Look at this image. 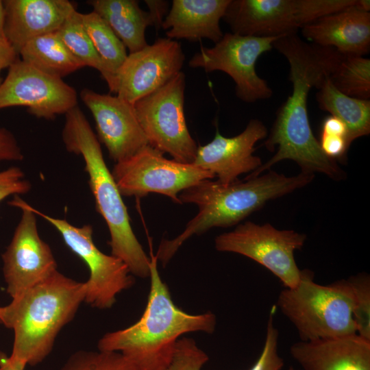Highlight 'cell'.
Returning a JSON list of instances; mask_svg holds the SVG:
<instances>
[{"instance_id": "obj_34", "label": "cell", "mask_w": 370, "mask_h": 370, "mask_svg": "<svg viewBox=\"0 0 370 370\" xmlns=\"http://www.w3.org/2000/svg\"><path fill=\"white\" fill-rule=\"evenodd\" d=\"M23 159L22 151L14 134L6 128H0V162Z\"/></svg>"}, {"instance_id": "obj_28", "label": "cell", "mask_w": 370, "mask_h": 370, "mask_svg": "<svg viewBox=\"0 0 370 370\" xmlns=\"http://www.w3.org/2000/svg\"><path fill=\"white\" fill-rule=\"evenodd\" d=\"M60 370H144L118 352L79 350L69 356Z\"/></svg>"}, {"instance_id": "obj_18", "label": "cell", "mask_w": 370, "mask_h": 370, "mask_svg": "<svg viewBox=\"0 0 370 370\" xmlns=\"http://www.w3.org/2000/svg\"><path fill=\"white\" fill-rule=\"evenodd\" d=\"M5 34L19 53L29 40L58 31L74 10L68 0H5Z\"/></svg>"}, {"instance_id": "obj_35", "label": "cell", "mask_w": 370, "mask_h": 370, "mask_svg": "<svg viewBox=\"0 0 370 370\" xmlns=\"http://www.w3.org/2000/svg\"><path fill=\"white\" fill-rule=\"evenodd\" d=\"M145 3L149 8V14L152 20L153 26L160 29L170 8L169 3L162 0H145Z\"/></svg>"}, {"instance_id": "obj_14", "label": "cell", "mask_w": 370, "mask_h": 370, "mask_svg": "<svg viewBox=\"0 0 370 370\" xmlns=\"http://www.w3.org/2000/svg\"><path fill=\"white\" fill-rule=\"evenodd\" d=\"M77 106L75 89L18 58L0 84V110L23 106L37 118L51 120Z\"/></svg>"}, {"instance_id": "obj_20", "label": "cell", "mask_w": 370, "mask_h": 370, "mask_svg": "<svg viewBox=\"0 0 370 370\" xmlns=\"http://www.w3.org/2000/svg\"><path fill=\"white\" fill-rule=\"evenodd\" d=\"M356 4L304 26L301 29L303 36L313 44L334 48L343 55L369 53L370 13L359 10Z\"/></svg>"}, {"instance_id": "obj_24", "label": "cell", "mask_w": 370, "mask_h": 370, "mask_svg": "<svg viewBox=\"0 0 370 370\" xmlns=\"http://www.w3.org/2000/svg\"><path fill=\"white\" fill-rule=\"evenodd\" d=\"M18 55L38 70L61 79L84 66L68 50L58 31L29 40Z\"/></svg>"}, {"instance_id": "obj_39", "label": "cell", "mask_w": 370, "mask_h": 370, "mask_svg": "<svg viewBox=\"0 0 370 370\" xmlns=\"http://www.w3.org/2000/svg\"><path fill=\"white\" fill-rule=\"evenodd\" d=\"M5 8L3 1L0 0V43L9 44L5 34Z\"/></svg>"}, {"instance_id": "obj_25", "label": "cell", "mask_w": 370, "mask_h": 370, "mask_svg": "<svg viewBox=\"0 0 370 370\" xmlns=\"http://www.w3.org/2000/svg\"><path fill=\"white\" fill-rule=\"evenodd\" d=\"M86 31L106 70L104 80L114 92L116 73L127 56L126 47L108 24L96 12L82 14Z\"/></svg>"}, {"instance_id": "obj_1", "label": "cell", "mask_w": 370, "mask_h": 370, "mask_svg": "<svg viewBox=\"0 0 370 370\" xmlns=\"http://www.w3.org/2000/svg\"><path fill=\"white\" fill-rule=\"evenodd\" d=\"M273 48L282 54L289 64L291 95L279 107L273 127L264 142L274 156L247 177L258 176L283 160L296 162L302 172L323 173L341 180L345 173L336 161L323 152L314 136L308 114V97L311 88L318 89L330 76L343 54L332 47L303 41L297 34L281 36Z\"/></svg>"}, {"instance_id": "obj_8", "label": "cell", "mask_w": 370, "mask_h": 370, "mask_svg": "<svg viewBox=\"0 0 370 370\" xmlns=\"http://www.w3.org/2000/svg\"><path fill=\"white\" fill-rule=\"evenodd\" d=\"M112 176L122 196L143 197L150 193L165 195L181 204L179 194L214 175L195 166L169 160L150 145L116 162Z\"/></svg>"}, {"instance_id": "obj_9", "label": "cell", "mask_w": 370, "mask_h": 370, "mask_svg": "<svg viewBox=\"0 0 370 370\" xmlns=\"http://www.w3.org/2000/svg\"><path fill=\"white\" fill-rule=\"evenodd\" d=\"M306 240L305 234L295 230L247 221L217 236L214 245L219 251L233 252L254 260L275 275L285 288H293L299 282L301 271L294 252L302 248Z\"/></svg>"}, {"instance_id": "obj_30", "label": "cell", "mask_w": 370, "mask_h": 370, "mask_svg": "<svg viewBox=\"0 0 370 370\" xmlns=\"http://www.w3.org/2000/svg\"><path fill=\"white\" fill-rule=\"evenodd\" d=\"M208 360V355L193 338H179L171 361L162 370H201Z\"/></svg>"}, {"instance_id": "obj_26", "label": "cell", "mask_w": 370, "mask_h": 370, "mask_svg": "<svg viewBox=\"0 0 370 370\" xmlns=\"http://www.w3.org/2000/svg\"><path fill=\"white\" fill-rule=\"evenodd\" d=\"M330 79L343 94L354 98L369 99L370 60L361 56L343 55Z\"/></svg>"}, {"instance_id": "obj_33", "label": "cell", "mask_w": 370, "mask_h": 370, "mask_svg": "<svg viewBox=\"0 0 370 370\" xmlns=\"http://www.w3.org/2000/svg\"><path fill=\"white\" fill-rule=\"evenodd\" d=\"M319 145L325 156L335 160L345 158L349 149L345 137L321 134Z\"/></svg>"}, {"instance_id": "obj_15", "label": "cell", "mask_w": 370, "mask_h": 370, "mask_svg": "<svg viewBox=\"0 0 370 370\" xmlns=\"http://www.w3.org/2000/svg\"><path fill=\"white\" fill-rule=\"evenodd\" d=\"M184 60L180 42L159 38L127 55L116 73L113 93L134 104L180 73Z\"/></svg>"}, {"instance_id": "obj_36", "label": "cell", "mask_w": 370, "mask_h": 370, "mask_svg": "<svg viewBox=\"0 0 370 370\" xmlns=\"http://www.w3.org/2000/svg\"><path fill=\"white\" fill-rule=\"evenodd\" d=\"M321 134L343 136L347 139V130L342 121L330 115L323 121Z\"/></svg>"}, {"instance_id": "obj_2", "label": "cell", "mask_w": 370, "mask_h": 370, "mask_svg": "<svg viewBox=\"0 0 370 370\" xmlns=\"http://www.w3.org/2000/svg\"><path fill=\"white\" fill-rule=\"evenodd\" d=\"M314 174L301 172L288 177L274 171L246 177L224 186L217 181L202 180L179 194L181 204H193L197 215L175 238L162 240L156 255L165 267L181 245L193 235L208 230L236 225L262 208L267 201L286 195L310 183Z\"/></svg>"}, {"instance_id": "obj_3", "label": "cell", "mask_w": 370, "mask_h": 370, "mask_svg": "<svg viewBox=\"0 0 370 370\" xmlns=\"http://www.w3.org/2000/svg\"><path fill=\"white\" fill-rule=\"evenodd\" d=\"M150 291L140 319L125 329L108 332L98 342V349L118 352L144 370H162L171 361L180 336L188 332H214L212 312L188 314L173 301L158 270V259L150 251Z\"/></svg>"}, {"instance_id": "obj_32", "label": "cell", "mask_w": 370, "mask_h": 370, "mask_svg": "<svg viewBox=\"0 0 370 370\" xmlns=\"http://www.w3.org/2000/svg\"><path fill=\"white\" fill-rule=\"evenodd\" d=\"M30 189L31 184L19 167L11 166L0 171V201L10 195L27 193Z\"/></svg>"}, {"instance_id": "obj_10", "label": "cell", "mask_w": 370, "mask_h": 370, "mask_svg": "<svg viewBox=\"0 0 370 370\" xmlns=\"http://www.w3.org/2000/svg\"><path fill=\"white\" fill-rule=\"evenodd\" d=\"M277 37L241 36L231 32L223 34L212 47H201L188 62L191 68H201L206 73L221 71L235 83L236 95L246 103L267 99L273 91L258 76L256 63L264 53L271 50Z\"/></svg>"}, {"instance_id": "obj_23", "label": "cell", "mask_w": 370, "mask_h": 370, "mask_svg": "<svg viewBox=\"0 0 370 370\" xmlns=\"http://www.w3.org/2000/svg\"><path fill=\"white\" fill-rule=\"evenodd\" d=\"M319 107L342 121L347 130L349 147L356 139L370 133V100L349 97L336 89L327 77L316 94Z\"/></svg>"}, {"instance_id": "obj_21", "label": "cell", "mask_w": 370, "mask_h": 370, "mask_svg": "<svg viewBox=\"0 0 370 370\" xmlns=\"http://www.w3.org/2000/svg\"><path fill=\"white\" fill-rule=\"evenodd\" d=\"M230 0H173L162 28L166 38L197 42L207 38L214 43L223 36L220 27Z\"/></svg>"}, {"instance_id": "obj_40", "label": "cell", "mask_w": 370, "mask_h": 370, "mask_svg": "<svg viewBox=\"0 0 370 370\" xmlns=\"http://www.w3.org/2000/svg\"><path fill=\"white\" fill-rule=\"evenodd\" d=\"M288 370H297V369H295L293 367H290Z\"/></svg>"}, {"instance_id": "obj_11", "label": "cell", "mask_w": 370, "mask_h": 370, "mask_svg": "<svg viewBox=\"0 0 370 370\" xmlns=\"http://www.w3.org/2000/svg\"><path fill=\"white\" fill-rule=\"evenodd\" d=\"M328 12L324 0H230L222 19L232 34L277 37L297 34Z\"/></svg>"}, {"instance_id": "obj_6", "label": "cell", "mask_w": 370, "mask_h": 370, "mask_svg": "<svg viewBox=\"0 0 370 370\" xmlns=\"http://www.w3.org/2000/svg\"><path fill=\"white\" fill-rule=\"evenodd\" d=\"M277 306L308 341L356 334L353 319L354 293L348 279L321 285L309 269L301 271L298 284L285 288Z\"/></svg>"}, {"instance_id": "obj_37", "label": "cell", "mask_w": 370, "mask_h": 370, "mask_svg": "<svg viewBox=\"0 0 370 370\" xmlns=\"http://www.w3.org/2000/svg\"><path fill=\"white\" fill-rule=\"evenodd\" d=\"M18 59V53L10 44L0 43V84L1 71L9 68Z\"/></svg>"}, {"instance_id": "obj_27", "label": "cell", "mask_w": 370, "mask_h": 370, "mask_svg": "<svg viewBox=\"0 0 370 370\" xmlns=\"http://www.w3.org/2000/svg\"><path fill=\"white\" fill-rule=\"evenodd\" d=\"M60 37L68 49L84 66H90L106 77V70L84 27L82 13L76 10L66 18L58 30Z\"/></svg>"}, {"instance_id": "obj_4", "label": "cell", "mask_w": 370, "mask_h": 370, "mask_svg": "<svg viewBox=\"0 0 370 370\" xmlns=\"http://www.w3.org/2000/svg\"><path fill=\"white\" fill-rule=\"evenodd\" d=\"M86 292V282H77L57 270L7 306H0V324L14 332L10 357L26 365L42 362L60 331L84 301Z\"/></svg>"}, {"instance_id": "obj_7", "label": "cell", "mask_w": 370, "mask_h": 370, "mask_svg": "<svg viewBox=\"0 0 370 370\" xmlns=\"http://www.w3.org/2000/svg\"><path fill=\"white\" fill-rule=\"evenodd\" d=\"M185 74L180 71L166 84L133 106L149 145L173 160L193 163L197 145L184 114Z\"/></svg>"}, {"instance_id": "obj_38", "label": "cell", "mask_w": 370, "mask_h": 370, "mask_svg": "<svg viewBox=\"0 0 370 370\" xmlns=\"http://www.w3.org/2000/svg\"><path fill=\"white\" fill-rule=\"evenodd\" d=\"M26 365L21 361L14 360L0 351L1 370H25Z\"/></svg>"}, {"instance_id": "obj_16", "label": "cell", "mask_w": 370, "mask_h": 370, "mask_svg": "<svg viewBox=\"0 0 370 370\" xmlns=\"http://www.w3.org/2000/svg\"><path fill=\"white\" fill-rule=\"evenodd\" d=\"M80 98L91 112L98 139L115 162L128 158L148 145L133 104L116 96L84 88Z\"/></svg>"}, {"instance_id": "obj_12", "label": "cell", "mask_w": 370, "mask_h": 370, "mask_svg": "<svg viewBox=\"0 0 370 370\" xmlns=\"http://www.w3.org/2000/svg\"><path fill=\"white\" fill-rule=\"evenodd\" d=\"M30 210L52 225L60 234L67 247L86 264L89 278L86 282L84 302L99 309L111 308L116 297L134 283L127 264L120 258L101 251L92 239V227H77L65 219L45 214L29 205Z\"/></svg>"}, {"instance_id": "obj_19", "label": "cell", "mask_w": 370, "mask_h": 370, "mask_svg": "<svg viewBox=\"0 0 370 370\" xmlns=\"http://www.w3.org/2000/svg\"><path fill=\"white\" fill-rule=\"evenodd\" d=\"M290 354L304 370H370V341L357 334L296 342Z\"/></svg>"}, {"instance_id": "obj_22", "label": "cell", "mask_w": 370, "mask_h": 370, "mask_svg": "<svg viewBox=\"0 0 370 370\" xmlns=\"http://www.w3.org/2000/svg\"><path fill=\"white\" fill-rule=\"evenodd\" d=\"M88 3L111 27L130 53L145 47V31L153 26L148 12L136 0H92Z\"/></svg>"}, {"instance_id": "obj_29", "label": "cell", "mask_w": 370, "mask_h": 370, "mask_svg": "<svg viewBox=\"0 0 370 370\" xmlns=\"http://www.w3.org/2000/svg\"><path fill=\"white\" fill-rule=\"evenodd\" d=\"M354 293L353 319L356 334L370 341V278L360 273L348 278Z\"/></svg>"}, {"instance_id": "obj_41", "label": "cell", "mask_w": 370, "mask_h": 370, "mask_svg": "<svg viewBox=\"0 0 370 370\" xmlns=\"http://www.w3.org/2000/svg\"><path fill=\"white\" fill-rule=\"evenodd\" d=\"M1 370V369H0Z\"/></svg>"}, {"instance_id": "obj_31", "label": "cell", "mask_w": 370, "mask_h": 370, "mask_svg": "<svg viewBox=\"0 0 370 370\" xmlns=\"http://www.w3.org/2000/svg\"><path fill=\"white\" fill-rule=\"evenodd\" d=\"M274 310H271L266 330V336L262 352L249 370H281L284 360L278 352L279 332L274 325Z\"/></svg>"}, {"instance_id": "obj_5", "label": "cell", "mask_w": 370, "mask_h": 370, "mask_svg": "<svg viewBox=\"0 0 370 370\" xmlns=\"http://www.w3.org/2000/svg\"><path fill=\"white\" fill-rule=\"evenodd\" d=\"M62 137L69 152L82 156L97 211L108 227L111 254L122 260L131 274L150 276V258L132 230L122 195L108 168L100 142L78 106L65 114Z\"/></svg>"}, {"instance_id": "obj_13", "label": "cell", "mask_w": 370, "mask_h": 370, "mask_svg": "<svg viewBox=\"0 0 370 370\" xmlns=\"http://www.w3.org/2000/svg\"><path fill=\"white\" fill-rule=\"evenodd\" d=\"M22 211L12 241L2 254L6 291L14 299L57 271L47 243L39 236L36 214L18 195L8 202Z\"/></svg>"}, {"instance_id": "obj_17", "label": "cell", "mask_w": 370, "mask_h": 370, "mask_svg": "<svg viewBox=\"0 0 370 370\" xmlns=\"http://www.w3.org/2000/svg\"><path fill=\"white\" fill-rule=\"evenodd\" d=\"M267 135L266 126L256 119H251L245 130L234 137H225L217 129L210 143L197 147L193 164L227 186L238 181L239 175L252 173L262 166L261 159L254 154L255 145Z\"/></svg>"}]
</instances>
